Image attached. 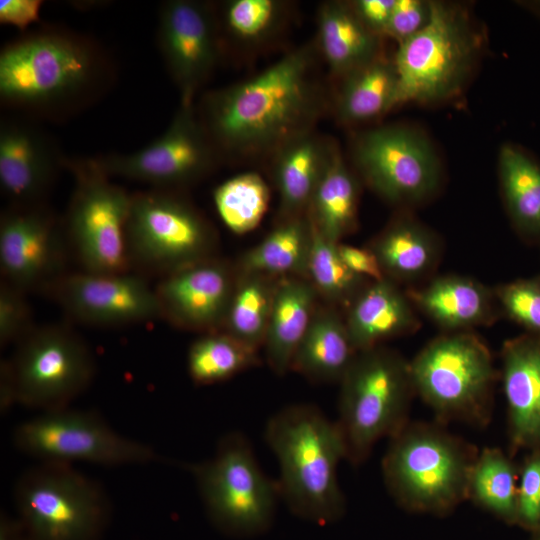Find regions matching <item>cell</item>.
<instances>
[{"mask_svg":"<svg viewBox=\"0 0 540 540\" xmlns=\"http://www.w3.org/2000/svg\"><path fill=\"white\" fill-rule=\"evenodd\" d=\"M316 43L291 50L253 77L207 93L197 111L221 160L270 159L314 131L328 106Z\"/></svg>","mask_w":540,"mask_h":540,"instance_id":"cell-1","label":"cell"},{"mask_svg":"<svg viewBox=\"0 0 540 540\" xmlns=\"http://www.w3.org/2000/svg\"><path fill=\"white\" fill-rule=\"evenodd\" d=\"M265 438L278 460L280 495L291 512L320 525L340 519L345 498L337 471L346 449L336 421L316 406L294 404L269 419Z\"/></svg>","mask_w":540,"mask_h":540,"instance_id":"cell-2","label":"cell"},{"mask_svg":"<svg viewBox=\"0 0 540 540\" xmlns=\"http://www.w3.org/2000/svg\"><path fill=\"white\" fill-rule=\"evenodd\" d=\"M479 451L439 423H410L390 438L382 461L387 489L405 509L446 513L468 498Z\"/></svg>","mask_w":540,"mask_h":540,"instance_id":"cell-3","label":"cell"},{"mask_svg":"<svg viewBox=\"0 0 540 540\" xmlns=\"http://www.w3.org/2000/svg\"><path fill=\"white\" fill-rule=\"evenodd\" d=\"M339 416L346 460L364 462L382 438L408 424L415 394L410 361L383 345L358 352L340 382Z\"/></svg>","mask_w":540,"mask_h":540,"instance_id":"cell-4","label":"cell"},{"mask_svg":"<svg viewBox=\"0 0 540 540\" xmlns=\"http://www.w3.org/2000/svg\"><path fill=\"white\" fill-rule=\"evenodd\" d=\"M99 76V52L66 33L30 34L0 53V98L11 107L36 110L75 100Z\"/></svg>","mask_w":540,"mask_h":540,"instance_id":"cell-5","label":"cell"},{"mask_svg":"<svg viewBox=\"0 0 540 540\" xmlns=\"http://www.w3.org/2000/svg\"><path fill=\"white\" fill-rule=\"evenodd\" d=\"M481 47V35L465 11L431 1L428 23L399 43L393 59L398 77L396 106L456 96L471 75Z\"/></svg>","mask_w":540,"mask_h":540,"instance_id":"cell-6","label":"cell"},{"mask_svg":"<svg viewBox=\"0 0 540 540\" xmlns=\"http://www.w3.org/2000/svg\"><path fill=\"white\" fill-rule=\"evenodd\" d=\"M415 394L438 420H459L482 427L492 415L498 377L485 342L470 331L447 332L432 339L410 361Z\"/></svg>","mask_w":540,"mask_h":540,"instance_id":"cell-7","label":"cell"},{"mask_svg":"<svg viewBox=\"0 0 540 540\" xmlns=\"http://www.w3.org/2000/svg\"><path fill=\"white\" fill-rule=\"evenodd\" d=\"M189 470L206 513L220 532L247 539L271 527L281 498L279 485L262 471L242 434L224 436L212 458Z\"/></svg>","mask_w":540,"mask_h":540,"instance_id":"cell-8","label":"cell"},{"mask_svg":"<svg viewBox=\"0 0 540 540\" xmlns=\"http://www.w3.org/2000/svg\"><path fill=\"white\" fill-rule=\"evenodd\" d=\"M14 499L32 540H99L111 515L104 488L70 464L41 462L24 472Z\"/></svg>","mask_w":540,"mask_h":540,"instance_id":"cell-9","label":"cell"},{"mask_svg":"<svg viewBox=\"0 0 540 540\" xmlns=\"http://www.w3.org/2000/svg\"><path fill=\"white\" fill-rule=\"evenodd\" d=\"M74 187L62 222L69 249L82 271H132L126 242L131 196L113 183L96 158L66 159Z\"/></svg>","mask_w":540,"mask_h":540,"instance_id":"cell-10","label":"cell"},{"mask_svg":"<svg viewBox=\"0 0 540 540\" xmlns=\"http://www.w3.org/2000/svg\"><path fill=\"white\" fill-rule=\"evenodd\" d=\"M126 242L132 270L162 277L215 256L217 236L180 191L150 188L131 196Z\"/></svg>","mask_w":540,"mask_h":540,"instance_id":"cell-11","label":"cell"},{"mask_svg":"<svg viewBox=\"0 0 540 540\" xmlns=\"http://www.w3.org/2000/svg\"><path fill=\"white\" fill-rule=\"evenodd\" d=\"M8 358L17 402L42 412L69 407L92 383L94 355L84 339L63 324L35 326Z\"/></svg>","mask_w":540,"mask_h":540,"instance_id":"cell-12","label":"cell"},{"mask_svg":"<svg viewBox=\"0 0 540 540\" xmlns=\"http://www.w3.org/2000/svg\"><path fill=\"white\" fill-rule=\"evenodd\" d=\"M13 443L22 453L49 463L116 467L160 459L153 447L121 435L95 412L70 407L42 412L20 423Z\"/></svg>","mask_w":540,"mask_h":540,"instance_id":"cell-13","label":"cell"},{"mask_svg":"<svg viewBox=\"0 0 540 540\" xmlns=\"http://www.w3.org/2000/svg\"><path fill=\"white\" fill-rule=\"evenodd\" d=\"M353 164L365 183L390 203L411 205L431 197L441 182V164L429 139L404 126L360 133Z\"/></svg>","mask_w":540,"mask_h":540,"instance_id":"cell-14","label":"cell"},{"mask_svg":"<svg viewBox=\"0 0 540 540\" xmlns=\"http://www.w3.org/2000/svg\"><path fill=\"white\" fill-rule=\"evenodd\" d=\"M96 160L110 177L178 191L203 179L220 162L193 104H180L164 133L147 146Z\"/></svg>","mask_w":540,"mask_h":540,"instance_id":"cell-15","label":"cell"},{"mask_svg":"<svg viewBox=\"0 0 540 540\" xmlns=\"http://www.w3.org/2000/svg\"><path fill=\"white\" fill-rule=\"evenodd\" d=\"M62 222L43 203L9 205L0 218L1 280L29 293L45 292L67 273Z\"/></svg>","mask_w":540,"mask_h":540,"instance_id":"cell-16","label":"cell"},{"mask_svg":"<svg viewBox=\"0 0 540 540\" xmlns=\"http://www.w3.org/2000/svg\"><path fill=\"white\" fill-rule=\"evenodd\" d=\"M157 43L180 93V104H193L223 52L216 10L196 0L164 2L159 11Z\"/></svg>","mask_w":540,"mask_h":540,"instance_id":"cell-17","label":"cell"},{"mask_svg":"<svg viewBox=\"0 0 540 540\" xmlns=\"http://www.w3.org/2000/svg\"><path fill=\"white\" fill-rule=\"evenodd\" d=\"M75 321L115 327L160 318L154 287L140 274L67 272L45 292Z\"/></svg>","mask_w":540,"mask_h":540,"instance_id":"cell-18","label":"cell"},{"mask_svg":"<svg viewBox=\"0 0 540 540\" xmlns=\"http://www.w3.org/2000/svg\"><path fill=\"white\" fill-rule=\"evenodd\" d=\"M236 275L235 265L213 256L162 276L154 287L160 318L186 331H221Z\"/></svg>","mask_w":540,"mask_h":540,"instance_id":"cell-19","label":"cell"},{"mask_svg":"<svg viewBox=\"0 0 540 540\" xmlns=\"http://www.w3.org/2000/svg\"><path fill=\"white\" fill-rule=\"evenodd\" d=\"M62 156L36 128L4 120L0 127V188L10 205L43 203Z\"/></svg>","mask_w":540,"mask_h":540,"instance_id":"cell-20","label":"cell"},{"mask_svg":"<svg viewBox=\"0 0 540 540\" xmlns=\"http://www.w3.org/2000/svg\"><path fill=\"white\" fill-rule=\"evenodd\" d=\"M405 293L415 309L447 332L491 325L501 313L494 291L466 276H436Z\"/></svg>","mask_w":540,"mask_h":540,"instance_id":"cell-21","label":"cell"},{"mask_svg":"<svg viewBox=\"0 0 540 540\" xmlns=\"http://www.w3.org/2000/svg\"><path fill=\"white\" fill-rule=\"evenodd\" d=\"M501 377L513 444H540V337L525 333L504 343Z\"/></svg>","mask_w":540,"mask_h":540,"instance_id":"cell-22","label":"cell"},{"mask_svg":"<svg viewBox=\"0 0 540 540\" xmlns=\"http://www.w3.org/2000/svg\"><path fill=\"white\" fill-rule=\"evenodd\" d=\"M344 319L357 352L420 328L415 307L405 291L387 278L368 282L348 306Z\"/></svg>","mask_w":540,"mask_h":540,"instance_id":"cell-23","label":"cell"},{"mask_svg":"<svg viewBox=\"0 0 540 540\" xmlns=\"http://www.w3.org/2000/svg\"><path fill=\"white\" fill-rule=\"evenodd\" d=\"M368 247L385 277L397 284H413L431 276L442 252L438 236L407 214L392 219Z\"/></svg>","mask_w":540,"mask_h":540,"instance_id":"cell-24","label":"cell"},{"mask_svg":"<svg viewBox=\"0 0 540 540\" xmlns=\"http://www.w3.org/2000/svg\"><path fill=\"white\" fill-rule=\"evenodd\" d=\"M318 294L303 277L279 278L263 347L267 363L277 375L291 370L295 352L317 308Z\"/></svg>","mask_w":540,"mask_h":540,"instance_id":"cell-25","label":"cell"},{"mask_svg":"<svg viewBox=\"0 0 540 540\" xmlns=\"http://www.w3.org/2000/svg\"><path fill=\"white\" fill-rule=\"evenodd\" d=\"M345 319L331 305L317 306L292 360L291 370L316 383H340L354 361Z\"/></svg>","mask_w":540,"mask_h":540,"instance_id":"cell-26","label":"cell"},{"mask_svg":"<svg viewBox=\"0 0 540 540\" xmlns=\"http://www.w3.org/2000/svg\"><path fill=\"white\" fill-rule=\"evenodd\" d=\"M317 28L319 55L338 79L382 55L381 37L364 26L350 3H323Z\"/></svg>","mask_w":540,"mask_h":540,"instance_id":"cell-27","label":"cell"},{"mask_svg":"<svg viewBox=\"0 0 540 540\" xmlns=\"http://www.w3.org/2000/svg\"><path fill=\"white\" fill-rule=\"evenodd\" d=\"M358 202V179L338 145L330 141L327 160L306 214L322 236L339 243L357 228Z\"/></svg>","mask_w":540,"mask_h":540,"instance_id":"cell-28","label":"cell"},{"mask_svg":"<svg viewBox=\"0 0 540 540\" xmlns=\"http://www.w3.org/2000/svg\"><path fill=\"white\" fill-rule=\"evenodd\" d=\"M330 141L314 131L301 135L272 158V174L279 194V219L306 214L323 172Z\"/></svg>","mask_w":540,"mask_h":540,"instance_id":"cell-29","label":"cell"},{"mask_svg":"<svg viewBox=\"0 0 540 540\" xmlns=\"http://www.w3.org/2000/svg\"><path fill=\"white\" fill-rule=\"evenodd\" d=\"M339 80L334 109L344 124L368 122L396 107L397 72L383 55Z\"/></svg>","mask_w":540,"mask_h":540,"instance_id":"cell-30","label":"cell"},{"mask_svg":"<svg viewBox=\"0 0 540 540\" xmlns=\"http://www.w3.org/2000/svg\"><path fill=\"white\" fill-rule=\"evenodd\" d=\"M312 239L313 229L307 214L281 218L261 242L240 257L235 267L278 278L307 279Z\"/></svg>","mask_w":540,"mask_h":540,"instance_id":"cell-31","label":"cell"},{"mask_svg":"<svg viewBox=\"0 0 540 540\" xmlns=\"http://www.w3.org/2000/svg\"><path fill=\"white\" fill-rule=\"evenodd\" d=\"M502 198L510 221L527 241L540 242V164L515 144H505L498 156Z\"/></svg>","mask_w":540,"mask_h":540,"instance_id":"cell-32","label":"cell"},{"mask_svg":"<svg viewBox=\"0 0 540 540\" xmlns=\"http://www.w3.org/2000/svg\"><path fill=\"white\" fill-rule=\"evenodd\" d=\"M236 272L233 293L221 331L259 350L264 344L279 278L237 269Z\"/></svg>","mask_w":540,"mask_h":540,"instance_id":"cell-33","label":"cell"},{"mask_svg":"<svg viewBox=\"0 0 540 540\" xmlns=\"http://www.w3.org/2000/svg\"><path fill=\"white\" fill-rule=\"evenodd\" d=\"M259 364L257 349L224 331L202 334L187 356L189 376L199 386L226 381Z\"/></svg>","mask_w":540,"mask_h":540,"instance_id":"cell-34","label":"cell"},{"mask_svg":"<svg viewBox=\"0 0 540 540\" xmlns=\"http://www.w3.org/2000/svg\"><path fill=\"white\" fill-rule=\"evenodd\" d=\"M468 498L503 519L516 518V475L510 460L498 448L482 449L473 465Z\"/></svg>","mask_w":540,"mask_h":540,"instance_id":"cell-35","label":"cell"},{"mask_svg":"<svg viewBox=\"0 0 540 540\" xmlns=\"http://www.w3.org/2000/svg\"><path fill=\"white\" fill-rule=\"evenodd\" d=\"M213 200L224 224L232 232L244 234L261 222L269 205L270 190L261 175L245 172L218 185Z\"/></svg>","mask_w":540,"mask_h":540,"instance_id":"cell-36","label":"cell"},{"mask_svg":"<svg viewBox=\"0 0 540 540\" xmlns=\"http://www.w3.org/2000/svg\"><path fill=\"white\" fill-rule=\"evenodd\" d=\"M312 229L307 279L328 305L347 309L370 281L349 270L339 254L337 242L326 239L313 226Z\"/></svg>","mask_w":540,"mask_h":540,"instance_id":"cell-37","label":"cell"},{"mask_svg":"<svg viewBox=\"0 0 540 540\" xmlns=\"http://www.w3.org/2000/svg\"><path fill=\"white\" fill-rule=\"evenodd\" d=\"M286 4L277 0H231L216 11L220 37L237 44L257 45L269 40L281 28Z\"/></svg>","mask_w":540,"mask_h":540,"instance_id":"cell-38","label":"cell"},{"mask_svg":"<svg viewBox=\"0 0 540 540\" xmlns=\"http://www.w3.org/2000/svg\"><path fill=\"white\" fill-rule=\"evenodd\" d=\"M493 291L502 314L540 337V275L501 284Z\"/></svg>","mask_w":540,"mask_h":540,"instance_id":"cell-39","label":"cell"},{"mask_svg":"<svg viewBox=\"0 0 540 540\" xmlns=\"http://www.w3.org/2000/svg\"><path fill=\"white\" fill-rule=\"evenodd\" d=\"M27 293L1 280L0 283V345H16L34 328Z\"/></svg>","mask_w":540,"mask_h":540,"instance_id":"cell-40","label":"cell"},{"mask_svg":"<svg viewBox=\"0 0 540 540\" xmlns=\"http://www.w3.org/2000/svg\"><path fill=\"white\" fill-rule=\"evenodd\" d=\"M430 15L431 1L395 0L385 36L399 44L422 30Z\"/></svg>","mask_w":540,"mask_h":540,"instance_id":"cell-41","label":"cell"},{"mask_svg":"<svg viewBox=\"0 0 540 540\" xmlns=\"http://www.w3.org/2000/svg\"><path fill=\"white\" fill-rule=\"evenodd\" d=\"M516 517L527 525L540 523V453L530 458L522 469Z\"/></svg>","mask_w":540,"mask_h":540,"instance_id":"cell-42","label":"cell"},{"mask_svg":"<svg viewBox=\"0 0 540 540\" xmlns=\"http://www.w3.org/2000/svg\"><path fill=\"white\" fill-rule=\"evenodd\" d=\"M338 251L345 265L355 275L369 281L386 279L376 255L368 246L355 247L339 242Z\"/></svg>","mask_w":540,"mask_h":540,"instance_id":"cell-43","label":"cell"},{"mask_svg":"<svg viewBox=\"0 0 540 540\" xmlns=\"http://www.w3.org/2000/svg\"><path fill=\"white\" fill-rule=\"evenodd\" d=\"M395 0H355L350 5L364 26L382 37L390 20Z\"/></svg>","mask_w":540,"mask_h":540,"instance_id":"cell-44","label":"cell"},{"mask_svg":"<svg viewBox=\"0 0 540 540\" xmlns=\"http://www.w3.org/2000/svg\"><path fill=\"white\" fill-rule=\"evenodd\" d=\"M40 6L41 2L37 0H2L0 21L25 28L38 19Z\"/></svg>","mask_w":540,"mask_h":540,"instance_id":"cell-45","label":"cell"},{"mask_svg":"<svg viewBox=\"0 0 540 540\" xmlns=\"http://www.w3.org/2000/svg\"><path fill=\"white\" fill-rule=\"evenodd\" d=\"M17 402L16 385L8 358L0 364V410L6 414Z\"/></svg>","mask_w":540,"mask_h":540,"instance_id":"cell-46","label":"cell"},{"mask_svg":"<svg viewBox=\"0 0 540 540\" xmlns=\"http://www.w3.org/2000/svg\"><path fill=\"white\" fill-rule=\"evenodd\" d=\"M0 540H32L20 519L2 515L0 521Z\"/></svg>","mask_w":540,"mask_h":540,"instance_id":"cell-47","label":"cell"},{"mask_svg":"<svg viewBox=\"0 0 540 540\" xmlns=\"http://www.w3.org/2000/svg\"><path fill=\"white\" fill-rule=\"evenodd\" d=\"M536 5H537V6H538V7L540 8V2H537V4H536Z\"/></svg>","mask_w":540,"mask_h":540,"instance_id":"cell-48","label":"cell"}]
</instances>
